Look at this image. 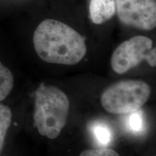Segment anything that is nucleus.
Returning a JSON list of instances; mask_svg holds the SVG:
<instances>
[{"label": "nucleus", "mask_w": 156, "mask_h": 156, "mask_svg": "<svg viewBox=\"0 0 156 156\" xmlns=\"http://www.w3.org/2000/svg\"><path fill=\"white\" fill-rule=\"evenodd\" d=\"M35 50L48 63L74 65L87 51L85 38L65 23L46 19L38 25L34 34Z\"/></svg>", "instance_id": "1"}, {"label": "nucleus", "mask_w": 156, "mask_h": 156, "mask_svg": "<svg viewBox=\"0 0 156 156\" xmlns=\"http://www.w3.org/2000/svg\"><path fill=\"white\" fill-rule=\"evenodd\" d=\"M69 108L67 95L58 87L41 83L36 92L34 122L41 135L55 139L66 125Z\"/></svg>", "instance_id": "2"}, {"label": "nucleus", "mask_w": 156, "mask_h": 156, "mask_svg": "<svg viewBox=\"0 0 156 156\" xmlns=\"http://www.w3.org/2000/svg\"><path fill=\"white\" fill-rule=\"evenodd\" d=\"M151 94V87L145 82L126 80L117 82L105 90L101 102L103 108L111 114H129L141 108Z\"/></svg>", "instance_id": "3"}, {"label": "nucleus", "mask_w": 156, "mask_h": 156, "mask_svg": "<svg viewBox=\"0 0 156 156\" xmlns=\"http://www.w3.org/2000/svg\"><path fill=\"white\" fill-rule=\"evenodd\" d=\"M142 61L151 67L156 65V48L148 37L136 36L128 39L117 47L112 54L111 65L115 73L124 74Z\"/></svg>", "instance_id": "4"}, {"label": "nucleus", "mask_w": 156, "mask_h": 156, "mask_svg": "<svg viewBox=\"0 0 156 156\" xmlns=\"http://www.w3.org/2000/svg\"><path fill=\"white\" fill-rule=\"evenodd\" d=\"M116 13L123 24L144 30L156 26L155 0H116Z\"/></svg>", "instance_id": "5"}, {"label": "nucleus", "mask_w": 156, "mask_h": 156, "mask_svg": "<svg viewBox=\"0 0 156 156\" xmlns=\"http://www.w3.org/2000/svg\"><path fill=\"white\" fill-rule=\"evenodd\" d=\"M116 12V0H90L89 17L95 24L100 25L106 22Z\"/></svg>", "instance_id": "6"}, {"label": "nucleus", "mask_w": 156, "mask_h": 156, "mask_svg": "<svg viewBox=\"0 0 156 156\" xmlns=\"http://www.w3.org/2000/svg\"><path fill=\"white\" fill-rule=\"evenodd\" d=\"M89 131L97 145L106 147L113 140V132L106 123L102 121H93L88 125Z\"/></svg>", "instance_id": "7"}, {"label": "nucleus", "mask_w": 156, "mask_h": 156, "mask_svg": "<svg viewBox=\"0 0 156 156\" xmlns=\"http://www.w3.org/2000/svg\"><path fill=\"white\" fill-rule=\"evenodd\" d=\"M13 85L14 77L12 73L0 62V101L8 96Z\"/></svg>", "instance_id": "8"}, {"label": "nucleus", "mask_w": 156, "mask_h": 156, "mask_svg": "<svg viewBox=\"0 0 156 156\" xmlns=\"http://www.w3.org/2000/svg\"><path fill=\"white\" fill-rule=\"evenodd\" d=\"M126 127L130 132L133 134H141L145 130V117L142 110L129 113L126 119Z\"/></svg>", "instance_id": "9"}, {"label": "nucleus", "mask_w": 156, "mask_h": 156, "mask_svg": "<svg viewBox=\"0 0 156 156\" xmlns=\"http://www.w3.org/2000/svg\"><path fill=\"white\" fill-rule=\"evenodd\" d=\"M12 121V112L8 106L0 104V151L2 149L5 136Z\"/></svg>", "instance_id": "10"}, {"label": "nucleus", "mask_w": 156, "mask_h": 156, "mask_svg": "<svg viewBox=\"0 0 156 156\" xmlns=\"http://www.w3.org/2000/svg\"><path fill=\"white\" fill-rule=\"evenodd\" d=\"M80 156H119L116 151L109 148L103 147L100 149L86 150Z\"/></svg>", "instance_id": "11"}]
</instances>
